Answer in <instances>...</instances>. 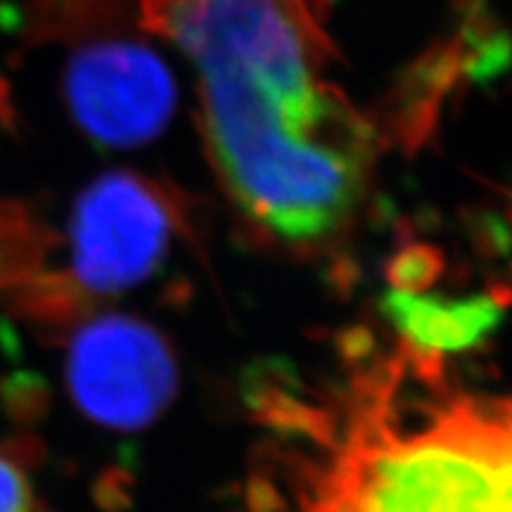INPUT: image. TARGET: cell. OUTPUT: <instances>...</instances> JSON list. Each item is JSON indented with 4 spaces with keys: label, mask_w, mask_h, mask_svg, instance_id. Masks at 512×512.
<instances>
[{
    "label": "cell",
    "mask_w": 512,
    "mask_h": 512,
    "mask_svg": "<svg viewBox=\"0 0 512 512\" xmlns=\"http://www.w3.org/2000/svg\"><path fill=\"white\" fill-rule=\"evenodd\" d=\"M57 235L17 200L0 197V292H8L46 268Z\"/></svg>",
    "instance_id": "cell-7"
},
{
    "label": "cell",
    "mask_w": 512,
    "mask_h": 512,
    "mask_svg": "<svg viewBox=\"0 0 512 512\" xmlns=\"http://www.w3.org/2000/svg\"><path fill=\"white\" fill-rule=\"evenodd\" d=\"M394 339L422 354L451 358L472 349L494 332L501 320L496 294L448 297L418 285H396L382 304Z\"/></svg>",
    "instance_id": "cell-6"
},
{
    "label": "cell",
    "mask_w": 512,
    "mask_h": 512,
    "mask_svg": "<svg viewBox=\"0 0 512 512\" xmlns=\"http://www.w3.org/2000/svg\"><path fill=\"white\" fill-rule=\"evenodd\" d=\"M176 361L150 325L124 316L91 320L67 354V387L83 415L138 430L164 413L176 392Z\"/></svg>",
    "instance_id": "cell-5"
},
{
    "label": "cell",
    "mask_w": 512,
    "mask_h": 512,
    "mask_svg": "<svg viewBox=\"0 0 512 512\" xmlns=\"http://www.w3.org/2000/svg\"><path fill=\"white\" fill-rule=\"evenodd\" d=\"M181 228V207L162 185L131 171L102 174L74 204L64 273L93 306L152 278Z\"/></svg>",
    "instance_id": "cell-3"
},
{
    "label": "cell",
    "mask_w": 512,
    "mask_h": 512,
    "mask_svg": "<svg viewBox=\"0 0 512 512\" xmlns=\"http://www.w3.org/2000/svg\"><path fill=\"white\" fill-rule=\"evenodd\" d=\"M62 76L69 114L100 147L128 150L150 143L174 117V76L155 50L133 38L83 43Z\"/></svg>",
    "instance_id": "cell-4"
},
{
    "label": "cell",
    "mask_w": 512,
    "mask_h": 512,
    "mask_svg": "<svg viewBox=\"0 0 512 512\" xmlns=\"http://www.w3.org/2000/svg\"><path fill=\"white\" fill-rule=\"evenodd\" d=\"M48 394L43 382L29 373L0 377V408L10 420L29 425L46 411Z\"/></svg>",
    "instance_id": "cell-9"
},
{
    "label": "cell",
    "mask_w": 512,
    "mask_h": 512,
    "mask_svg": "<svg viewBox=\"0 0 512 512\" xmlns=\"http://www.w3.org/2000/svg\"><path fill=\"white\" fill-rule=\"evenodd\" d=\"M394 342L252 382L259 444L233 512H512V396L456 387L448 358Z\"/></svg>",
    "instance_id": "cell-1"
},
{
    "label": "cell",
    "mask_w": 512,
    "mask_h": 512,
    "mask_svg": "<svg viewBox=\"0 0 512 512\" xmlns=\"http://www.w3.org/2000/svg\"><path fill=\"white\" fill-rule=\"evenodd\" d=\"M38 456L41 446L31 434L0 441V512H50L36 498L29 479Z\"/></svg>",
    "instance_id": "cell-8"
},
{
    "label": "cell",
    "mask_w": 512,
    "mask_h": 512,
    "mask_svg": "<svg viewBox=\"0 0 512 512\" xmlns=\"http://www.w3.org/2000/svg\"><path fill=\"white\" fill-rule=\"evenodd\" d=\"M211 162L247 228L271 247L323 256L356 226L373 133L313 74L309 43L195 62Z\"/></svg>",
    "instance_id": "cell-2"
}]
</instances>
